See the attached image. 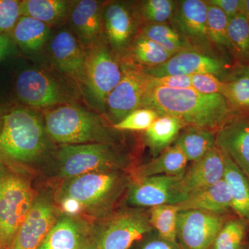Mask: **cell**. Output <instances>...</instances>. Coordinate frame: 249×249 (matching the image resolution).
Segmentation results:
<instances>
[{"mask_svg":"<svg viewBox=\"0 0 249 249\" xmlns=\"http://www.w3.org/2000/svg\"><path fill=\"white\" fill-rule=\"evenodd\" d=\"M121 77L122 70L106 46L96 45L86 53L82 80L88 96L98 109H106L108 96Z\"/></svg>","mask_w":249,"mask_h":249,"instance_id":"ba28073f","label":"cell"},{"mask_svg":"<svg viewBox=\"0 0 249 249\" xmlns=\"http://www.w3.org/2000/svg\"></svg>","mask_w":249,"mask_h":249,"instance_id":"f907efd6","label":"cell"},{"mask_svg":"<svg viewBox=\"0 0 249 249\" xmlns=\"http://www.w3.org/2000/svg\"><path fill=\"white\" fill-rule=\"evenodd\" d=\"M105 217L89 231L98 249H129L134 242L153 230L149 214L142 210H121Z\"/></svg>","mask_w":249,"mask_h":249,"instance_id":"52a82bcc","label":"cell"},{"mask_svg":"<svg viewBox=\"0 0 249 249\" xmlns=\"http://www.w3.org/2000/svg\"><path fill=\"white\" fill-rule=\"evenodd\" d=\"M58 217L53 201L46 196H36L30 212L9 249H39Z\"/></svg>","mask_w":249,"mask_h":249,"instance_id":"7c38bea8","label":"cell"},{"mask_svg":"<svg viewBox=\"0 0 249 249\" xmlns=\"http://www.w3.org/2000/svg\"><path fill=\"white\" fill-rule=\"evenodd\" d=\"M51 34L49 25L34 18L21 16L11 34L16 45L26 53L42 48Z\"/></svg>","mask_w":249,"mask_h":249,"instance_id":"d4e9b609","label":"cell"},{"mask_svg":"<svg viewBox=\"0 0 249 249\" xmlns=\"http://www.w3.org/2000/svg\"><path fill=\"white\" fill-rule=\"evenodd\" d=\"M65 181L58 192V201L73 199L82 212L97 217L107 215L129 183L120 171L85 174Z\"/></svg>","mask_w":249,"mask_h":249,"instance_id":"277c9868","label":"cell"},{"mask_svg":"<svg viewBox=\"0 0 249 249\" xmlns=\"http://www.w3.org/2000/svg\"><path fill=\"white\" fill-rule=\"evenodd\" d=\"M178 212L199 211L225 215L232 209L231 195L227 183L222 178L213 186L190 195L186 200L176 204Z\"/></svg>","mask_w":249,"mask_h":249,"instance_id":"d6986e66","label":"cell"},{"mask_svg":"<svg viewBox=\"0 0 249 249\" xmlns=\"http://www.w3.org/2000/svg\"><path fill=\"white\" fill-rule=\"evenodd\" d=\"M1 76H0V84H1Z\"/></svg>","mask_w":249,"mask_h":249,"instance_id":"c3c4849f","label":"cell"},{"mask_svg":"<svg viewBox=\"0 0 249 249\" xmlns=\"http://www.w3.org/2000/svg\"><path fill=\"white\" fill-rule=\"evenodd\" d=\"M225 215L199 211L178 212L177 237L182 249H211L224 223Z\"/></svg>","mask_w":249,"mask_h":249,"instance_id":"30bf717a","label":"cell"},{"mask_svg":"<svg viewBox=\"0 0 249 249\" xmlns=\"http://www.w3.org/2000/svg\"><path fill=\"white\" fill-rule=\"evenodd\" d=\"M16 47L11 36L0 34V64L8 61L16 55Z\"/></svg>","mask_w":249,"mask_h":249,"instance_id":"b9f144b4","label":"cell"},{"mask_svg":"<svg viewBox=\"0 0 249 249\" xmlns=\"http://www.w3.org/2000/svg\"><path fill=\"white\" fill-rule=\"evenodd\" d=\"M191 83L192 88L204 94L220 93L224 95L225 91L224 82L211 73L193 75L191 76Z\"/></svg>","mask_w":249,"mask_h":249,"instance_id":"f35d334b","label":"cell"},{"mask_svg":"<svg viewBox=\"0 0 249 249\" xmlns=\"http://www.w3.org/2000/svg\"><path fill=\"white\" fill-rule=\"evenodd\" d=\"M45 130L62 145L116 142V135L97 114L73 105H64L45 112Z\"/></svg>","mask_w":249,"mask_h":249,"instance_id":"3957f363","label":"cell"},{"mask_svg":"<svg viewBox=\"0 0 249 249\" xmlns=\"http://www.w3.org/2000/svg\"><path fill=\"white\" fill-rule=\"evenodd\" d=\"M142 107L153 109L160 116L177 118L186 127L214 132L233 119L231 106L224 95L204 94L192 88L170 89L149 84Z\"/></svg>","mask_w":249,"mask_h":249,"instance_id":"6da1fadb","label":"cell"},{"mask_svg":"<svg viewBox=\"0 0 249 249\" xmlns=\"http://www.w3.org/2000/svg\"><path fill=\"white\" fill-rule=\"evenodd\" d=\"M207 11L206 1H177L170 19L172 27L195 47H206L211 42L208 34Z\"/></svg>","mask_w":249,"mask_h":249,"instance_id":"9a60e30c","label":"cell"},{"mask_svg":"<svg viewBox=\"0 0 249 249\" xmlns=\"http://www.w3.org/2000/svg\"><path fill=\"white\" fill-rule=\"evenodd\" d=\"M21 16V1L0 0V34L11 36Z\"/></svg>","mask_w":249,"mask_h":249,"instance_id":"74e56055","label":"cell"},{"mask_svg":"<svg viewBox=\"0 0 249 249\" xmlns=\"http://www.w3.org/2000/svg\"><path fill=\"white\" fill-rule=\"evenodd\" d=\"M4 165V164H1V165H0V166H1V165Z\"/></svg>","mask_w":249,"mask_h":249,"instance_id":"681fc988","label":"cell"},{"mask_svg":"<svg viewBox=\"0 0 249 249\" xmlns=\"http://www.w3.org/2000/svg\"><path fill=\"white\" fill-rule=\"evenodd\" d=\"M228 36L232 48L249 56V23L245 14L241 13L229 19Z\"/></svg>","mask_w":249,"mask_h":249,"instance_id":"e575fe53","label":"cell"},{"mask_svg":"<svg viewBox=\"0 0 249 249\" xmlns=\"http://www.w3.org/2000/svg\"><path fill=\"white\" fill-rule=\"evenodd\" d=\"M149 84L152 87H160L170 89L190 88H192L191 76H149Z\"/></svg>","mask_w":249,"mask_h":249,"instance_id":"ab89813d","label":"cell"},{"mask_svg":"<svg viewBox=\"0 0 249 249\" xmlns=\"http://www.w3.org/2000/svg\"><path fill=\"white\" fill-rule=\"evenodd\" d=\"M224 154L216 146L186 168L178 186L181 193L189 196L220 181L224 178Z\"/></svg>","mask_w":249,"mask_h":249,"instance_id":"2e32d148","label":"cell"},{"mask_svg":"<svg viewBox=\"0 0 249 249\" xmlns=\"http://www.w3.org/2000/svg\"><path fill=\"white\" fill-rule=\"evenodd\" d=\"M172 0H146L140 6L141 15L148 24H162L170 20L176 8Z\"/></svg>","mask_w":249,"mask_h":249,"instance_id":"d590c367","label":"cell"},{"mask_svg":"<svg viewBox=\"0 0 249 249\" xmlns=\"http://www.w3.org/2000/svg\"><path fill=\"white\" fill-rule=\"evenodd\" d=\"M35 198L25 175L0 166V249H9Z\"/></svg>","mask_w":249,"mask_h":249,"instance_id":"5b68a950","label":"cell"},{"mask_svg":"<svg viewBox=\"0 0 249 249\" xmlns=\"http://www.w3.org/2000/svg\"><path fill=\"white\" fill-rule=\"evenodd\" d=\"M122 77L108 96L106 109L113 124L120 122L132 111L142 107L149 88V76L139 67L124 65Z\"/></svg>","mask_w":249,"mask_h":249,"instance_id":"9c48e42d","label":"cell"},{"mask_svg":"<svg viewBox=\"0 0 249 249\" xmlns=\"http://www.w3.org/2000/svg\"><path fill=\"white\" fill-rule=\"evenodd\" d=\"M181 177L159 175L133 178L128 186L127 201L138 207H154L160 205H176L188 196L178 186Z\"/></svg>","mask_w":249,"mask_h":249,"instance_id":"8fae6325","label":"cell"},{"mask_svg":"<svg viewBox=\"0 0 249 249\" xmlns=\"http://www.w3.org/2000/svg\"><path fill=\"white\" fill-rule=\"evenodd\" d=\"M224 179L231 195L232 209L238 217L249 223V178L225 153Z\"/></svg>","mask_w":249,"mask_h":249,"instance_id":"603a6c76","label":"cell"},{"mask_svg":"<svg viewBox=\"0 0 249 249\" xmlns=\"http://www.w3.org/2000/svg\"><path fill=\"white\" fill-rule=\"evenodd\" d=\"M186 156L176 145L165 149L147 164L134 171V178L168 175L182 177L188 164Z\"/></svg>","mask_w":249,"mask_h":249,"instance_id":"cb8c5ba5","label":"cell"},{"mask_svg":"<svg viewBox=\"0 0 249 249\" xmlns=\"http://www.w3.org/2000/svg\"><path fill=\"white\" fill-rule=\"evenodd\" d=\"M45 127L34 111L18 107L2 117L0 150L5 158L18 163L35 161L47 147Z\"/></svg>","mask_w":249,"mask_h":249,"instance_id":"7a4b0ae2","label":"cell"},{"mask_svg":"<svg viewBox=\"0 0 249 249\" xmlns=\"http://www.w3.org/2000/svg\"><path fill=\"white\" fill-rule=\"evenodd\" d=\"M81 249H98L97 247H96L95 244L93 243L92 240H91L90 235L88 236V238L85 241L84 244H83V247Z\"/></svg>","mask_w":249,"mask_h":249,"instance_id":"ee69618b","label":"cell"},{"mask_svg":"<svg viewBox=\"0 0 249 249\" xmlns=\"http://www.w3.org/2000/svg\"><path fill=\"white\" fill-rule=\"evenodd\" d=\"M5 157L1 153V150H0V165L4 164Z\"/></svg>","mask_w":249,"mask_h":249,"instance_id":"bcb514c9","label":"cell"},{"mask_svg":"<svg viewBox=\"0 0 249 249\" xmlns=\"http://www.w3.org/2000/svg\"><path fill=\"white\" fill-rule=\"evenodd\" d=\"M103 19L111 47L118 51L124 49L134 30L133 18L127 6L119 2L107 4L103 9Z\"/></svg>","mask_w":249,"mask_h":249,"instance_id":"7402d4cb","label":"cell"},{"mask_svg":"<svg viewBox=\"0 0 249 249\" xmlns=\"http://www.w3.org/2000/svg\"><path fill=\"white\" fill-rule=\"evenodd\" d=\"M224 96L231 106L249 109V67L239 69L228 81H224Z\"/></svg>","mask_w":249,"mask_h":249,"instance_id":"4dcf8cb0","label":"cell"},{"mask_svg":"<svg viewBox=\"0 0 249 249\" xmlns=\"http://www.w3.org/2000/svg\"><path fill=\"white\" fill-rule=\"evenodd\" d=\"M185 127L186 126L181 121L173 116H159L145 131L147 143L155 157L169 147Z\"/></svg>","mask_w":249,"mask_h":249,"instance_id":"4316f807","label":"cell"},{"mask_svg":"<svg viewBox=\"0 0 249 249\" xmlns=\"http://www.w3.org/2000/svg\"><path fill=\"white\" fill-rule=\"evenodd\" d=\"M70 3L65 0L21 1V15L49 25L60 22L66 16Z\"/></svg>","mask_w":249,"mask_h":249,"instance_id":"83f0119b","label":"cell"},{"mask_svg":"<svg viewBox=\"0 0 249 249\" xmlns=\"http://www.w3.org/2000/svg\"><path fill=\"white\" fill-rule=\"evenodd\" d=\"M70 20L82 42L85 45L93 43L102 29L101 3L95 0L77 1L72 9Z\"/></svg>","mask_w":249,"mask_h":249,"instance_id":"44dd1931","label":"cell"},{"mask_svg":"<svg viewBox=\"0 0 249 249\" xmlns=\"http://www.w3.org/2000/svg\"><path fill=\"white\" fill-rule=\"evenodd\" d=\"M216 146L249 178V121L233 119L222 126L216 133Z\"/></svg>","mask_w":249,"mask_h":249,"instance_id":"e0dca14e","label":"cell"},{"mask_svg":"<svg viewBox=\"0 0 249 249\" xmlns=\"http://www.w3.org/2000/svg\"><path fill=\"white\" fill-rule=\"evenodd\" d=\"M175 145L183 152L188 161L193 163L216 147V134L211 129L189 126L178 134Z\"/></svg>","mask_w":249,"mask_h":249,"instance_id":"484cf974","label":"cell"},{"mask_svg":"<svg viewBox=\"0 0 249 249\" xmlns=\"http://www.w3.org/2000/svg\"><path fill=\"white\" fill-rule=\"evenodd\" d=\"M50 52L55 66L62 73L82 80L86 53L69 31L58 33L51 41Z\"/></svg>","mask_w":249,"mask_h":249,"instance_id":"ac0fdd59","label":"cell"},{"mask_svg":"<svg viewBox=\"0 0 249 249\" xmlns=\"http://www.w3.org/2000/svg\"><path fill=\"white\" fill-rule=\"evenodd\" d=\"M132 53L136 61L145 68L159 66L173 56L158 44L142 36L134 41Z\"/></svg>","mask_w":249,"mask_h":249,"instance_id":"1f68e13d","label":"cell"},{"mask_svg":"<svg viewBox=\"0 0 249 249\" xmlns=\"http://www.w3.org/2000/svg\"><path fill=\"white\" fill-rule=\"evenodd\" d=\"M247 20L249 23V0H244V11Z\"/></svg>","mask_w":249,"mask_h":249,"instance_id":"f6af8a7d","label":"cell"},{"mask_svg":"<svg viewBox=\"0 0 249 249\" xmlns=\"http://www.w3.org/2000/svg\"><path fill=\"white\" fill-rule=\"evenodd\" d=\"M178 211L176 205L165 204L150 208L149 220L162 240L178 245L177 227Z\"/></svg>","mask_w":249,"mask_h":249,"instance_id":"f546056e","label":"cell"},{"mask_svg":"<svg viewBox=\"0 0 249 249\" xmlns=\"http://www.w3.org/2000/svg\"><path fill=\"white\" fill-rule=\"evenodd\" d=\"M160 114L149 108H139L111 127L118 131H146Z\"/></svg>","mask_w":249,"mask_h":249,"instance_id":"8d00e7d4","label":"cell"},{"mask_svg":"<svg viewBox=\"0 0 249 249\" xmlns=\"http://www.w3.org/2000/svg\"><path fill=\"white\" fill-rule=\"evenodd\" d=\"M247 224L240 217L227 220L218 233L212 249H245L243 242Z\"/></svg>","mask_w":249,"mask_h":249,"instance_id":"d6a6232c","label":"cell"},{"mask_svg":"<svg viewBox=\"0 0 249 249\" xmlns=\"http://www.w3.org/2000/svg\"><path fill=\"white\" fill-rule=\"evenodd\" d=\"M89 235V231L76 217L62 214L39 249H81Z\"/></svg>","mask_w":249,"mask_h":249,"instance_id":"ffe728a7","label":"cell"},{"mask_svg":"<svg viewBox=\"0 0 249 249\" xmlns=\"http://www.w3.org/2000/svg\"><path fill=\"white\" fill-rule=\"evenodd\" d=\"M207 4V29L210 41L220 47L232 48L228 36L229 18L219 8Z\"/></svg>","mask_w":249,"mask_h":249,"instance_id":"836d02e7","label":"cell"},{"mask_svg":"<svg viewBox=\"0 0 249 249\" xmlns=\"http://www.w3.org/2000/svg\"><path fill=\"white\" fill-rule=\"evenodd\" d=\"M14 90L19 101L31 107H51L60 98L56 82L45 72L35 69H24L18 72Z\"/></svg>","mask_w":249,"mask_h":249,"instance_id":"5bb4252c","label":"cell"},{"mask_svg":"<svg viewBox=\"0 0 249 249\" xmlns=\"http://www.w3.org/2000/svg\"><path fill=\"white\" fill-rule=\"evenodd\" d=\"M226 65L223 59L195 49L175 54L159 66L142 70L153 77L193 76L199 73H211L218 76L225 71Z\"/></svg>","mask_w":249,"mask_h":249,"instance_id":"4fadbf2b","label":"cell"},{"mask_svg":"<svg viewBox=\"0 0 249 249\" xmlns=\"http://www.w3.org/2000/svg\"><path fill=\"white\" fill-rule=\"evenodd\" d=\"M140 36L158 44L173 55L183 51L198 49L165 23L147 24Z\"/></svg>","mask_w":249,"mask_h":249,"instance_id":"f1b7e54d","label":"cell"},{"mask_svg":"<svg viewBox=\"0 0 249 249\" xmlns=\"http://www.w3.org/2000/svg\"><path fill=\"white\" fill-rule=\"evenodd\" d=\"M3 116H4V114H3V115H1V109H0V129H1V122H2Z\"/></svg>","mask_w":249,"mask_h":249,"instance_id":"7dc6e473","label":"cell"},{"mask_svg":"<svg viewBox=\"0 0 249 249\" xmlns=\"http://www.w3.org/2000/svg\"><path fill=\"white\" fill-rule=\"evenodd\" d=\"M141 249H182L178 245H175L162 239H156L146 242Z\"/></svg>","mask_w":249,"mask_h":249,"instance_id":"7bdbcfd3","label":"cell"},{"mask_svg":"<svg viewBox=\"0 0 249 249\" xmlns=\"http://www.w3.org/2000/svg\"><path fill=\"white\" fill-rule=\"evenodd\" d=\"M128 163V159L109 142L65 145L58 152V175L65 179L88 173L120 171Z\"/></svg>","mask_w":249,"mask_h":249,"instance_id":"8992f818","label":"cell"},{"mask_svg":"<svg viewBox=\"0 0 249 249\" xmlns=\"http://www.w3.org/2000/svg\"><path fill=\"white\" fill-rule=\"evenodd\" d=\"M206 1L207 4L222 10L229 19L241 13L243 14L244 0H209Z\"/></svg>","mask_w":249,"mask_h":249,"instance_id":"60d3db41","label":"cell"}]
</instances>
